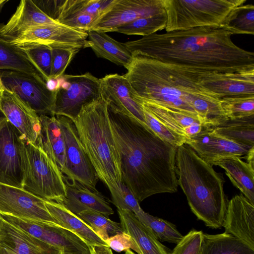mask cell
Here are the masks:
<instances>
[{
	"label": "cell",
	"instance_id": "cell-1",
	"mask_svg": "<svg viewBox=\"0 0 254 254\" xmlns=\"http://www.w3.org/2000/svg\"><path fill=\"white\" fill-rule=\"evenodd\" d=\"M233 35L226 26H205L155 33L124 44L133 56L206 71L254 70V53L235 45Z\"/></svg>",
	"mask_w": 254,
	"mask_h": 254
},
{
	"label": "cell",
	"instance_id": "cell-2",
	"mask_svg": "<svg viewBox=\"0 0 254 254\" xmlns=\"http://www.w3.org/2000/svg\"><path fill=\"white\" fill-rule=\"evenodd\" d=\"M123 183L138 202L155 194L178 190L177 148L128 115L109 107Z\"/></svg>",
	"mask_w": 254,
	"mask_h": 254
},
{
	"label": "cell",
	"instance_id": "cell-3",
	"mask_svg": "<svg viewBox=\"0 0 254 254\" xmlns=\"http://www.w3.org/2000/svg\"><path fill=\"white\" fill-rule=\"evenodd\" d=\"M126 69L124 76L142 103L198 117L213 125L227 119L220 99L200 84L199 76L206 71L138 56Z\"/></svg>",
	"mask_w": 254,
	"mask_h": 254
},
{
	"label": "cell",
	"instance_id": "cell-4",
	"mask_svg": "<svg viewBox=\"0 0 254 254\" xmlns=\"http://www.w3.org/2000/svg\"><path fill=\"white\" fill-rule=\"evenodd\" d=\"M176 163L178 185L192 212L207 227L222 228L228 202L223 176L186 144L177 148Z\"/></svg>",
	"mask_w": 254,
	"mask_h": 254
},
{
	"label": "cell",
	"instance_id": "cell-5",
	"mask_svg": "<svg viewBox=\"0 0 254 254\" xmlns=\"http://www.w3.org/2000/svg\"><path fill=\"white\" fill-rule=\"evenodd\" d=\"M72 121L97 177L108 187L113 202L115 201L120 196L123 180L108 103L101 96L83 106Z\"/></svg>",
	"mask_w": 254,
	"mask_h": 254
},
{
	"label": "cell",
	"instance_id": "cell-6",
	"mask_svg": "<svg viewBox=\"0 0 254 254\" xmlns=\"http://www.w3.org/2000/svg\"><path fill=\"white\" fill-rule=\"evenodd\" d=\"M166 32L205 26H226L247 0H162Z\"/></svg>",
	"mask_w": 254,
	"mask_h": 254
},
{
	"label": "cell",
	"instance_id": "cell-7",
	"mask_svg": "<svg viewBox=\"0 0 254 254\" xmlns=\"http://www.w3.org/2000/svg\"><path fill=\"white\" fill-rule=\"evenodd\" d=\"M22 189L44 200L62 203L66 194L65 177L40 145L23 139L21 147Z\"/></svg>",
	"mask_w": 254,
	"mask_h": 254
},
{
	"label": "cell",
	"instance_id": "cell-8",
	"mask_svg": "<svg viewBox=\"0 0 254 254\" xmlns=\"http://www.w3.org/2000/svg\"><path fill=\"white\" fill-rule=\"evenodd\" d=\"M53 116H62L73 121L83 106L101 97L100 79L90 72L63 75L58 78Z\"/></svg>",
	"mask_w": 254,
	"mask_h": 254
},
{
	"label": "cell",
	"instance_id": "cell-9",
	"mask_svg": "<svg viewBox=\"0 0 254 254\" xmlns=\"http://www.w3.org/2000/svg\"><path fill=\"white\" fill-rule=\"evenodd\" d=\"M88 33L61 24L31 27L19 30L2 38L10 45L19 47L43 45L51 48H60L76 54L88 48Z\"/></svg>",
	"mask_w": 254,
	"mask_h": 254
},
{
	"label": "cell",
	"instance_id": "cell-10",
	"mask_svg": "<svg viewBox=\"0 0 254 254\" xmlns=\"http://www.w3.org/2000/svg\"><path fill=\"white\" fill-rule=\"evenodd\" d=\"M63 134L65 163L64 175L72 182H77L97 190L98 180L95 171L82 146L73 122L69 118L56 116Z\"/></svg>",
	"mask_w": 254,
	"mask_h": 254
},
{
	"label": "cell",
	"instance_id": "cell-11",
	"mask_svg": "<svg viewBox=\"0 0 254 254\" xmlns=\"http://www.w3.org/2000/svg\"><path fill=\"white\" fill-rule=\"evenodd\" d=\"M0 215L4 221L42 241L60 249L63 254H91L89 245L75 233L60 225Z\"/></svg>",
	"mask_w": 254,
	"mask_h": 254
},
{
	"label": "cell",
	"instance_id": "cell-12",
	"mask_svg": "<svg viewBox=\"0 0 254 254\" xmlns=\"http://www.w3.org/2000/svg\"><path fill=\"white\" fill-rule=\"evenodd\" d=\"M0 76L5 88L16 94L38 116H53L55 91L47 88L41 76L2 70Z\"/></svg>",
	"mask_w": 254,
	"mask_h": 254
},
{
	"label": "cell",
	"instance_id": "cell-13",
	"mask_svg": "<svg viewBox=\"0 0 254 254\" xmlns=\"http://www.w3.org/2000/svg\"><path fill=\"white\" fill-rule=\"evenodd\" d=\"M166 12L162 0H115L90 30L106 33L137 19Z\"/></svg>",
	"mask_w": 254,
	"mask_h": 254
},
{
	"label": "cell",
	"instance_id": "cell-14",
	"mask_svg": "<svg viewBox=\"0 0 254 254\" xmlns=\"http://www.w3.org/2000/svg\"><path fill=\"white\" fill-rule=\"evenodd\" d=\"M23 138L3 116L0 123V183L22 189Z\"/></svg>",
	"mask_w": 254,
	"mask_h": 254
},
{
	"label": "cell",
	"instance_id": "cell-15",
	"mask_svg": "<svg viewBox=\"0 0 254 254\" xmlns=\"http://www.w3.org/2000/svg\"><path fill=\"white\" fill-rule=\"evenodd\" d=\"M0 213L59 225L45 200L22 189L0 183Z\"/></svg>",
	"mask_w": 254,
	"mask_h": 254
},
{
	"label": "cell",
	"instance_id": "cell-16",
	"mask_svg": "<svg viewBox=\"0 0 254 254\" xmlns=\"http://www.w3.org/2000/svg\"><path fill=\"white\" fill-rule=\"evenodd\" d=\"M0 111L24 140L39 145L41 129L39 116L16 94L5 89L0 98Z\"/></svg>",
	"mask_w": 254,
	"mask_h": 254
},
{
	"label": "cell",
	"instance_id": "cell-17",
	"mask_svg": "<svg viewBox=\"0 0 254 254\" xmlns=\"http://www.w3.org/2000/svg\"><path fill=\"white\" fill-rule=\"evenodd\" d=\"M100 87L101 96L110 108L127 114L145 124L142 103L124 75L115 73L105 75L100 79Z\"/></svg>",
	"mask_w": 254,
	"mask_h": 254
},
{
	"label": "cell",
	"instance_id": "cell-18",
	"mask_svg": "<svg viewBox=\"0 0 254 254\" xmlns=\"http://www.w3.org/2000/svg\"><path fill=\"white\" fill-rule=\"evenodd\" d=\"M199 79L203 87L220 99L254 96V70L227 73L205 71Z\"/></svg>",
	"mask_w": 254,
	"mask_h": 254
},
{
	"label": "cell",
	"instance_id": "cell-19",
	"mask_svg": "<svg viewBox=\"0 0 254 254\" xmlns=\"http://www.w3.org/2000/svg\"><path fill=\"white\" fill-rule=\"evenodd\" d=\"M187 144L202 159L212 166L222 159L246 155L252 147L238 144L220 136L209 127L203 128Z\"/></svg>",
	"mask_w": 254,
	"mask_h": 254
},
{
	"label": "cell",
	"instance_id": "cell-20",
	"mask_svg": "<svg viewBox=\"0 0 254 254\" xmlns=\"http://www.w3.org/2000/svg\"><path fill=\"white\" fill-rule=\"evenodd\" d=\"M223 227L254 250V204L242 194L228 201Z\"/></svg>",
	"mask_w": 254,
	"mask_h": 254
},
{
	"label": "cell",
	"instance_id": "cell-21",
	"mask_svg": "<svg viewBox=\"0 0 254 254\" xmlns=\"http://www.w3.org/2000/svg\"><path fill=\"white\" fill-rule=\"evenodd\" d=\"M0 250L15 254H63L60 249L41 241L2 218Z\"/></svg>",
	"mask_w": 254,
	"mask_h": 254
},
{
	"label": "cell",
	"instance_id": "cell-22",
	"mask_svg": "<svg viewBox=\"0 0 254 254\" xmlns=\"http://www.w3.org/2000/svg\"><path fill=\"white\" fill-rule=\"evenodd\" d=\"M66 194L62 204L77 215L87 210L95 211L106 215L114 213L108 201L97 190L89 189L65 178Z\"/></svg>",
	"mask_w": 254,
	"mask_h": 254
},
{
	"label": "cell",
	"instance_id": "cell-23",
	"mask_svg": "<svg viewBox=\"0 0 254 254\" xmlns=\"http://www.w3.org/2000/svg\"><path fill=\"white\" fill-rule=\"evenodd\" d=\"M143 107L156 119L176 133L190 139L203 128L211 127L206 121L153 103H142Z\"/></svg>",
	"mask_w": 254,
	"mask_h": 254
},
{
	"label": "cell",
	"instance_id": "cell-24",
	"mask_svg": "<svg viewBox=\"0 0 254 254\" xmlns=\"http://www.w3.org/2000/svg\"><path fill=\"white\" fill-rule=\"evenodd\" d=\"M58 24L60 23L44 13L33 0H22L8 21L0 25V37L31 27Z\"/></svg>",
	"mask_w": 254,
	"mask_h": 254
},
{
	"label": "cell",
	"instance_id": "cell-25",
	"mask_svg": "<svg viewBox=\"0 0 254 254\" xmlns=\"http://www.w3.org/2000/svg\"><path fill=\"white\" fill-rule=\"evenodd\" d=\"M118 212L124 232L134 239L142 254H171L172 251L161 243L133 213L120 209Z\"/></svg>",
	"mask_w": 254,
	"mask_h": 254
},
{
	"label": "cell",
	"instance_id": "cell-26",
	"mask_svg": "<svg viewBox=\"0 0 254 254\" xmlns=\"http://www.w3.org/2000/svg\"><path fill=\"white\" fill-rule=\"evenodd\" d=\"M39 117L41 127L39 145L57 165L64 175L65 163V145L59 121L56 116L41 115Z\"/></svg>",
	"mask_w": 254,
	"mask_h": 254
},
{
	"label": "cell",
	"instance_id": "cell-27",
	"mask_svg": "<svg viewBox=\"0 0 254 254\" xmlns=\"http://www.w3.org/2000/svg\"><path fill=\"white\" fill-rule=\"evenodd\" d=\"M254 165L253 163L243 161L238 156L222 159L213 164L223 169L232 184L254 204Z\"/></svg>",
	"mask_w": 254,
	"mask_h": 254
},
{
	"label": "cell",
	"instance_id": "cell-28",
	"mask_svg": "<svg viewBox=\"0 0 254 254\" xmlns=\"http://www.w3.org/2000/svg\"><path fill=\"white\" fill-rule=\"evenodd\" d=\"M87 33L88 48L92 49L97 57L105 59L126 68L131 63L133 56L124 44L104 32L90 30Z\"/></svg>",
	"mask_w": 254,
	"mask_h": 254
},
{
	"label": "cell",
	"instance_id": "cell-29",
	"mask_svg": "<svg viewBox=\"0 0 254 254\" xmlns=\"http://www.w3.org/2000/svg\"><path fill=\"white\" fill-rule=\"evenodd\" d=\"M45 202L48 211L60 226L75 233L90 246L104 245L108 247L106 242L63 204L52 201L45 200Z\"/></svg>",
	"mask_w": 254,
	"mask_h": 254
},
{
	"label": "cell",
	"instance_id": "cell-30",
	"mask_svg": "<svg viewBox=\"0 0 254 254\" xmlns=\"http://www.w3.org/2000/svg\"><path fill=\"white\" fill-rule=\"evenodd\" d=\"M215 133L241 145L254 146V116L224 120L209 127Z\"/></svg>",
	"mask_w": 254,
	"mask_h": 254
},
{
	"label": "cell",
	"instance_id": "cell-31",
	"mask_svg": "<svg viewBox=\"0 0 254 254\" xmlns=\"http://www.w3.org/2000/svg\"><path fill=\"white\" fill-rule=\"evenodd\" d=\"M203 254H254V250L231 234L203 233Z\"/></svg>",
	"mask_w": 254,
	"mask_h": 254
},
{
	"label": "cell",
	"instance_id": "cell-32",
	"mask_svg": "<svg viewBox=\"0 0 254 254\" xmlns=\"http://www.w3.org/2000/svg\"><path fill=\"white\" fill-rule=\"evenodd\" d=\"M0 69L41 76L20 48L10 45L0 37Z\"/></svg>",
	"mask_w": 254,
	"mask_h": 254
},
{
	"label": "cell",
	"instance_id": "cell-33",
	"mask_svg": "<svg viewBox=\"0 0 254 254\" xmlns=\"http://www.w3.org/2000/svg\"><path fill=\"white\" fill-rule=\"evenodd\" d=\"M77 216L106 242L109 238L124 232L120 223L111 220L108 215L101 213L87 210Z\"/></svg>",
	"mask_w": 254,
	"mask_h": 254
},
{
	"label": "cell",
	"instance_id": "cell-34",
	"mask_svg": "<svg viewBox=\"0 0 254 254\" xmlns=\"http://www.w3.org/2000/svg\"><path fill=\"white\" fill-rule=\"evenodd\" d=\"M138 220L147 227L162 242L178 244L183 236L176 226L164 219L153 216L141 209L135 215Z\"/></svg>",
	"mask_w": 254,
	"mask_h": 254
},
{
	"label": "cell",
	"instance_id": "cell-35",
	"mask_svg": "<svg viewBox=\"0 0 254 254\" xmlns=\"http://www.w3.org/2000/svg\"><path fill=\"white\" fill-rule=\"evenodd\" d=\"M167 23L166 12L137 19L115 29L113 32L127 35L143 36L156 33L165 28Z\"/></svg>",
	"mask_w": 254,
	"mask_h": 254
},
{
	"label": "cell",
	"instance_id": "cell-36",
	"mask_svg": "<svg viewBox=\"0 0 254 254\" xmlns=\"http://www.w3.org/2000/svg\"><path fill=\"white\" fill-rule=\"evenodd\" d=\"M17 47L25 54L46 82L49 80L52 71L51 48L43 45H29Z\"/></svg>",
	"mask_w": 254,
	"mask_h": 254
},
{
	"label": "cell",
	"instance_id": "cell-37",
	"mask_svg": "<svg viewBox=\"0 0 254 254\" xmlns=\"http://www.w3.org/2000/svg\"><path fill=\"white\" fill-rule=\"evenodd\" d=\"M222 109L229 120L254 116V96L224 98L220 99Z\"/></svg>",
	"mask_w": 254,
	"mask_h": 254
},
{
	"label": "cell",
	"instance_id": "cell-38",
	"mask_svg": "<svg viewBox=\"0 0 254 254\" xmlns=\"http://www.w3.org/2000/svg\"><path fill=\"white\" fill-rule=\"evenodd\" d=\"M226 27L235 34H254V6L242 5L234 11Z\"/></svg>",
	"mask_w": 254,
	"mask_h": 254
},
{
	"label": "cell",
	"instance_id": "cell-39",
	"mask_svg": "<svg viewBox=\"0 0 254 254\" xmlns=\"http://www.w3.org/2000/svg\"><path fill=\"white\" fill-rule=\"evenodd\" d=\"M143 106V105H142ZM145 124L162 139L176 147L186 144L190 140L172 130L156 119L143 106Z\"/></svg>",
	"mask_w": 254,
	"mask_h": 254
},
{
	"label": "cell",
	"instance_id": "cell-40",
	"mask_svg": "<svg viewBox=\"0 0 254 254\" xmlns=\"http://www.w3.org/2000/svg\"><path fill=\"white\" fill-rule=\"evenodd\" d=\"M98 18L92 15L78 12L60 11L56 20L64 26L87 32Z\"/></svg>",
	"mask_w": 254,
	"mask_h": 254
},
{
	"label": "cell",
	"instance_id": "cell-41",
	"mask_svg": "<svg viewBox=\"0 0 254 254\" xmlns=\"http://www.w3.org/2000/svg\"><path fill=\"white\" fill-rule=\"evenodd\" d=\"M176 245L171 254H203V233L192 230Z\"/></svg>",
	"mask_w": 254,
	"mask_h": 254
},
{
	"label": "cell",
	"instance_id": "cell-42",
	"mask_svg": "<svg viewBox=\"0 0 254 254\" xmlns=\"http://www.w3.org/2000/svg\"><path fill=\"white\" fill-rule=\"evenodd\" d=\"M52 49V71L50 79H58L63 74L76 53L70 50Z\"/></svg>",
	"mask_w": 254,
	"mask_h": 254
},
{
	"label": "cell",
	"instance_id": "cell-43",
	"mask_svg": "<svg viewBox=\"0 0 254 254\" xmlns=\"http://www.w3.org/2000/svg\"><path fill=\"white\" fill-rule=\"evenodd\" d=\"M106 243L109 248L117 252L132 250L138 254H142L134 239L125 232L109 238Z\"/></svg>",
	"mask_w": 254,
	"mask_h": 254
},
{
	"label": "cell",
	"instance_id": "cell-44",
	"mask_svg": "<svg viewBox=\"0 0 254 254\" xmlns=\"http://www.w3.org/2000/svg\"><path fill=\"white\" fill-rule=\"evenodd\" d=\"M113 203L118 209L129 211L135 215L142 209L137 199L124 183L121 186L120 196Z\"/></svg>",
	"mask_w": 254,
	"mask_h": 254
},
{
	"label": "cell",
	"instance_id": "cell-45",
	"mask_svg": "<svg viewBox=\"0 0 254 254\" xmlns=\"http://www.w3.org/2000/svg\"><path fill=\"white\" fill-rule=\"evenodd\" d=\"M91 254H113L111 249L104 245L90 246Z\"/></svg>",
	"mask_w": 254,
	"mask_h": 254
},
{
	"label": "cell",
	"instance_id": "cell-46",
	"mask_svg": "<svg viewBox=\"0 0 254 254\" xmlns=\"http://www.w3.org/2000/svg\"><path fill=\"white\" fill-rule=\"evenodd\" d=\"M5 88L3 85V84L2 82L1 76H0V98Z\"/></svg>",
	"mask_w": 254,
	"mask_h": 254
},
{
	"label": "cell",
	"instance_id": "cell-47",
	"mask_svg": "<svg viewBox=\"0 0 254 254\" xmlns=\"http://www.w3.org/2000/svg\"><path fill=\"white\" fill-rule=\"evenodd\" d=\"M0 254H15L14 253L5 250H0Z\"/></svg>",
	"mask_w": 254,
	"mask_h": 254
},
{
	"label": "cell",
	"instance_id": "cell-48",
	"mask_svg": "<svg viewBox=\"0 0 254 254\" xmlns=\"http://www.w3.org/2000/svg\"><path fill=\"white\" fill-rule=\"evenodd\" d=\"M125 254H135L132 251L130 250H127L126 251Z\"/></svg>",
	"mask_w": 254,
	"mask_h": 254
},
{
	"label": "cell",
	"instance_id": "cell-49",
	"mask_svg": "<svg viewBox=\"0 0 254 254\" xmlns=\"http://www.w3.org/2000/svg\"><path fill=\"white\" fill-rule=\"evenodd\" d=\"M7 0H0V7L5 2H7Z\"/></svg>",
	"mask_w": 254,
	"mask_h": 254
},
{
	"label": "cell",
	"instance_id": "cell-50",
	"mask_svg": "<svg viewBox=\"0 0 254 254\" xmlns=\"http://www.w3.org/2000/svg\"><path fill=\"white\" fill-rule=\"evenodd\" d=\"M2 117H3V114H2V113L0 111V121H1V120L2 119Z\"/></svg>",
	"mask_w": 254,
	"mask_h": 254
},
{
	"label": "cell",
	"instance_id": "cell-51",
	"mask_svg": "<svg viewBox=\"0 0 254 254\" xmlns=\"http://www.w3.org/2000/svg\"><path fill=\"white\" fill-rule=\"evenodd\" d=\"M1 215L0 213V228H1Z\"/></svg>",
	"mask_w": 254,
	"mask_h": 254
}]
</instances>
